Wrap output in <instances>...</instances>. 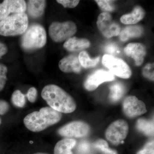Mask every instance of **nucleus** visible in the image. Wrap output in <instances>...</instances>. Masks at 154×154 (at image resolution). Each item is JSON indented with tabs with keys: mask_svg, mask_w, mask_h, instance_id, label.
<instances>
[{
	"mask_svg": "<svg viewBox=\"0 0 154 154\" xmlns=\"http://www.w3.org/2000/svg\"><path fill=\"white\" fill-rule=\"evenodd\" d=\"M41 96L49 107L60 113H71L76 108V103L73 98L56 85L45 86L42 91Z\"/></svg>",
	"mask_w": 154,
	"mask_h": 154,
	"instance_id": "1",
	"label": "nucleus"
},
{
	"mask_svg": "<svg viewBox=\"0 0 154 154\" xmlns=\"http://www.w3.org/2000/svg\"><path fill=\"white\" fill-rule=\"evenodd\" d=\"M61 117V113L51 107H43L39 111H34L26 116L24 119V123L30 131L39 132L57 123Z\"/></svg>",
	"mask_w": 154,
	"mask_h": 154,
	"instance_id": "2",
	"label": "nucleus"
},
{
	"mask_svg": "<svg viewBox=\"0 0 154 154\" xmlns=\"http://www.w3.org/2000/svg\"><path fill=\"white\" fill-rule=\"evenodd\" d=\"M46 41L47 34L44 27L40 24H33L23 33L20 44L26 51H31L44 47Z\"/></svg>",
	"mask_w": 154,
	"mask_h": 154,
	"instance_id": "3",
	"label": "nucleus"
},
{
	"mask_svg": "<svg viewBox=\"0 0 154 154\" xmlns=\"http://www.w3.org/2000/svg\"><path fill=\"white\" fill-rule=\"evenodd\" d=\"M28 27L27 14L23 13L12 14L0 21V35L9 36L22 35Z\"/></svg>",
	"mask_w": 154,
	"mask_h": 154,
	"instance_id": "4",
	"label": "nucleus"
},
{
	"mask_svg": "<svg viewBox=\"0 0 154 154\" xmlns=\"http://www.w3.org/2000/svg\"><path fill=\"white\" fill-rule=\"evenodd\" d=\"M75 24L72 21L53 22L49 26L50 37L55 42H60L67 40L76 33Z\"/></svg>",
	"mask_w": 154,
	"mask_h": 154,
	"instance_id": "5",
	"label": "nucleus"
},
{
	"mask_svg": "<svg viewBox=\"0 0 154 154\" xmlns=\"http://www.w3.org/2000/svg\"><path fill=\"white\" fill-rule=\"evenodd\" d=\"M102 63L113 75L124 79L131 76L132 73L130 68L121 59L106 54L102 57Z\"/></svg>",
	"mask_w": 154,
	"mask_h": 154,
	"instance_id": "6",
	"label": "nucleus"
},
{
	"mask_svg": "<svg viewBox=\"0 0 154 154\" xmlns=\"http://www.w3.org/2000/svg\"><path fill=\"white\" fill-rule=\"evenodd\" d=\"M128 126L126 121L119 119L114 121L108 127L105 132L107 140L114 145L123 142L128 134Z\"/></svg>",
	"mask_w": 154,
	"mask_h": 154,
	"instance_id": "7",
	"label": "nucleus"
},
{
	"mask_svg": "<svg viewBox=\"0 0 154 154\" xmlns=\"http://www.w3.org/2000/svg\"><path fill=\"white\" fill-rule=\"evenodd\" d=\"M97 27L102 35L107 38L119 35L121 30L120 26L112 19L107 12H103L97 19Z\"/></svg>",
	"mask_w": 154,
	"mask_h": 154,
	"instance_id": "8",
	"label": "nucleus"
},
{
	"mask_svg": "<svg viewBox=\"0 0 154 154\" xmlns=\"http://www.w3.org/2000/svg\"><path fill=\"white\" fill-rule=\"evenodd\" d=\"M90 132L89 125L81 121L72 122L62 127L58 131L59 134L66 137H84Z\"/></svg>",
	"mask_w": 154,
	"mask_h": 154,
	"instance_id": "9",
	"label": "nucleus"
},
{
	"mask_svg": "<svg viewBox=\"0 0 154 154\" xmlns=\"http://www.w3.org/2000/svg\"><path fill=\"white\" fill-rule=\"evenodd\" d=\"M114 79V75L110 72L103 69L97 70L87 78L84 83V87L88 91H93L102 83L111 82Z\"/></svg>",
	"mask_w": 154,
	"mask_h": 154,
	"instance_id": "10",
	"label": "nucleus"
},
{
	"mask_svg": "<svg viewBox=\"0 0 154 154\" xmlns=\"http://www.w3.org/2000/svg\"><path fill=\"white\" fill-rule=\"evenodd\" d=\"M125 114L130 118H134L144 114L147 112L145 104L135 96L126 97L123 103Z\"/></svg>",
	"mask_w": 154,
	"mask_h": 154,
	"instance_id": "11",
	"label": "nucleus"
},
{
	"mask_svg": "<svg viewBox=\"0 0 154 154\" xmlns=\"http://www.w3.org/2000/svg\"><path fill=\"white\" fill-rule=\"evenodd\" d=\"M27 3L23 0H5L0 4V21L11 14L25 13Z\"/></svg>",
	"mask_w": 154,
	"mask_h": 154,
	"instance_id": "12",
	"label": "nucleus"
},
{
	"mask_svg": "<svg viewBox=\"0 0 154 154\" xmlns=\"http://www.w3.org/2000/svg\"><path fill=\"white\" fill-rule=\"evenodd\" d=\"M124 52L127 56L132 58L137 66L143 63L146 50L145 45L140 43H130L124 48Z\"/></svg>",
	"mask_w": 154,
	"mask_h": 154,
	"instance_id": "13",
	"label": "nucleus"
},
{
	"mask_svg": "<svg viewBox=\"0 0 154 154\" xmlns=\"http://www.w3.org/2000/svg\"><path fill=\"white\" fill-rule=\"evenodd\" d=\"M59 67L64 72L79 73L82 71V67L80 63L79 57L71 54L61 60L59 63Z\"/></svg>",
	"mask_w": 154,
	"mask_h": 154,
	"instance_id": "14",
	"label": "nucleus"
},
{
	"mask_svg": "<svg viewBox=\"0 0 154 154\" xmlns=\"http://www.w3.org/2000/svg\"><path fill=\"white\" fill-rule=\"evenodd\" d=\"M90 45L91 42L87 38L72 37L66 40L63 47L69 51L75 52L88 48Z\"/></svg>",
	"mask_w": 154,
	"mask_h": 154,
	"instance_id": "15",
	"label": "nucleus"
},
{
	"mask_svg": "<svg viewBox=\"0 0 154 154\" xmlns=\"http://www.w3.org/2000/svg\"><path fill=\"white\" fill-rule=\"evenodd\" d=\"M46 2L43 0H30L27 4L26 11L30 17L38 18L44 14Z\"/></svg>",
	"mask_w": 154,
	"mask_h": 154,
	"instance_id": "16",
	"label": "nucleus"
},
{
	"mask_svg": "<svg viewBox=\"0 0 154 154\" xmlns=\"http://www.w3.org/2000/svg\"><path fill=\"white\" fill-rule=\"evenodd\" d=\"M145 16V11L144 9L140 6H137L131 14L122 16L120 21L125 25H133L142 20Z\"/></svg>",
	"mask_w": 154,
	"mask_h": 154,
	"instance_id": "17",
	"label": "nucleus"
},
{
	"mask_svg": "<svg viewBox=\"0 0 154 154\" xmlns=\"http://www.w3.org/2000/svg\"><path fill=\"white\" fill-rule=\"evenodd\" d=\"M143 32V28L138 25L127 26L119 33V38L122 42L129 40L130 38L140 37Z\"/></svg>",
	"mask_w": 154,
	"mask_h": 154,
	"instance_id": "18",
	"label": "nucleus"
},
{
	"mask_svg": "<svg viewBox=\"0 0 154 154\" xmlns=\"http://www.w3.org/2000/svg\"><path fill=\"white\" fill-rule=\"evenodd\" d=\"M76 141L72 138H65L58 142L54 149V154H72V149Z\"/></svg>",
	"mask_w": 154,
	"mask_h": 154,
	"instance_id": "19",
	"label": "nucleus"
},
{
	"mask_svg": "<svg viewBox=\"0 0 154 154\" xmlns=\"http://www.w3.org/2000/svg\"><path fill=\"white\" fill-rule=\"evenodd\" d=\"M154 122L141 118L137 122L136 128L138 130L148 136L154 135Z\"/></svg>",
	"mask_w": 154,
	"mask_h": 154,
	"instance_id": "20",
	"label": "nucleus"
},
{
	"mask_svg": "<svg viewBox=\"0 0 154 154\" xmlns=\"http://www.w3.org/2000/svg\"><path fill=\"white\" fill-rule=\"evenodd\" d=\"M109 98L112 102H116L121 99L125 93V86L120 82L114 83L110 87Z\"/></svg>",
	"mask_w": 154,
	"mask_h": 154,
	"instance_id": "21",
	"label": "nucleus"
},
{
	"mask_svg": "<svg viewBox=\"0 0 154 154\" xmlns=\"http://www.w3.org/2000/svg\"><path fill=\"white\" fill-rule=\"evenodd\" d=\"M78 57L81 66L85 68H90L96 66L100 60V57H97L95 58H91L86 51H82Z\"/></svg>",
	"mask_w": 154,
	"mask_h": 154,
	"instance_id": "22",
	"label": "nucleus"
},
{
	"mask_svg": "<svg viewBox=\"0 0 154 154\" xmlns=\"http://www.w3.org/2000/svg\"><path fill=\"white\" fill-rule=\"evenodd\" d=\"M11 100L15 106L19 107H24L26 102L25 95L19 90L14 91L12 94Z\"/></svg>",
	"mask_w": 154,
	"mask_h": 154,
	"instance_id": "23",
	"label": "nucleus"
},
{
	"mask_svg": "<svg viewBox=\"0 0 154 154\" xmlns=\"http://www.w3.org/2000/svg\"><path fill=\"white\" fill-rule=\"evenodd\" d=\"M94 147L104 154H117L115 151L109 149L107 142L104 140L100 139L96 141L94 144Z\"/></svg>",
	"mask_w": 154,
	"mask_h": 154,
	"instance_id": "24",
	"label": "nucleus"
},
{
	"mask_svg": "<svg viewBox=\"0 0 154 154\" xmlns=\"http://www.w3.org/2000/svg\"><path fill=\"white\" fill-rule=\"evenodd\" d=\"M95 2L97 3L99 8L102 11L105 12H112L115 10V7L113 5L114 1L109 0H96Z\"/></svg>",
	"mask_w": 154,
	"mask_h": 154,
	"instance_id": "25",
	"label": "nucleus"
},
{
	"mask_svg": "<svg viewBox=\"0 0 154 154\" xmlns=\"http://www.w3.org/2000/svg\"><path fill=\"white\" fill-rule=\"evenodd\" d=\"M8 68L3 64L0 63V91H2L7 81Z\"/></svg>",
	"mask_w": 154,
	"mask_h": 154,
	"instance_id": "26",
	"label": "nucleus"
},
{
	"mask_svg": "<svg viewBox=\"0 0 154 154\" xmlns=\"http://www.w3.org/2000/svg\"><path fill=\"white\" fill-rule=\"evenodd\" d=\"M142 73L145 78L154 81V63L147 64L143 69Z\"/></svg>",
	"mask_w": 154,
	"mask_h": 154,
	"instance_id": "27",
	"label": "nucleus"
},
{
	"mask_svg": "<svg viewBox=\"0 0 154 154\" xmlns=\"http://www.w3.org/2000/svg\"><path fill=\"white\" fill-rule=\"evenodd\" d=\"M91 150V145L86 141L81 142L77 147V150L81 153L88 154Z\"/></svg>",
	"mask_w": 154,
	"mask_h": 154,
	"instance_id": "28",
	"label": "nucleus"
},
{
	"mask_svg": "<svg viewBox=\"0 0 154 154\" xmlns=\"http://www.w3.org/2000/svg\"><path fill=\"white\" fill-rule=\"evenodd\" d=\"M57 2L59 4L62 5L65 8H73L79 3L80 1L77 0H57Z\"/></svg>",
	"mask_w": 154,
	"mask_h": 154,
	"instance_id": "29",
	"label": "nucleus"
},
{
	"mask_svg": "<svg viewBox=\"0 0 154 154\" xmlns=\"http://www.w3.org/2000/svg\"><path fill=\"white\" fill-rule=\"evenodd\" d=\"M137 154H154V140L146 144L143 148L138 152Z\"/></svg>",
	"mask_w": 154,
	"mask_h": 154,
	"instance_id": "30",
	"label": "nucleus"
},
{
	"mask_svg": "<svg viewBox=\"0 0 154 154\" xmlns=\"http://www.w3.org/2000/svg\"><path fill=\"white\" fill-rule=\"evenodd\" d=\"M105 52L108 53L109 55H115L120 52L119 48L114 43H110L107 44L105 47Z\"/></svg>",
	"mask_w": 154,
	"mask_h": 154,
	"instance_id": "31",
	"label": "nucleus"
},
{
	"mask_svg": "<svg viewBox=\"0 0 154 154\" xmlns=\"http://www.w3.org/2000/svg\"><path fill=\"white\" fill-rule=\"evenodd\" d=\"M37 96V91L35 88H30L26 94V96L29 102L33 103L36 100Z\"/></svg>",
	"mask_w": 154,
	"mask_h": 154,
	"instance_id": "32",
	"label": "nucleus"
},
{
	"mask_svg": "<svg viewBox=\"0 0 154 154\" xmlns=\"http://www.w3.org/2000/svg\"><path fill=\"white\" fill-rule=\"evenodd\" d=\"M10 108L8 103L5 101L0 100V115H4L8 112Z\"/></svg>",
	"mask_w": 154,
	"mask_h": 154,
	"instance_id": "33",
	"label": "nucleus"
},
{
	"mask_svg": "<svg viewBox=\"0 0 154 154\" xmlns=\"http://www.w3.org/2000/svg\"><path fill=\"white\" fill-rule=\"evenodd\" d=\"M8 48L7 45L3 42H0V59L8 52Z\"/></svg>",
	"mask_w": 154,
	"mask_h": 154,
	"instance_id": "34",
	"label": "nucleus"
},
{
	"mask_svg": "<svg viewBox=\"0 0 154 154\" xmlns=\"http://www.w3.org/2000/svg\"><path fill=\"white\" fill-rule=\"evenodd\" d=\"M34 154H48L45 153L38 152V153H35Z\"/></svg>",
	"mask_w": 154,
	"mask_h": 154,
	"instance_id": "35",
	"label": "nucleus"
},
{
	"mask_svg": "<svg viewBox=\"0 0 154 154\" xmlns=\"http://www.w3.org/2000/svg\"><path fill=\"white\" fill-rule=\"evenodd\" d=\"M1 118H0V125H1Z\"/></svg>",
	"mask_w": 154,
	"mask_h": 154,
	"instance_id": "36",
	"label": "nucleus"
}]
</instances>
